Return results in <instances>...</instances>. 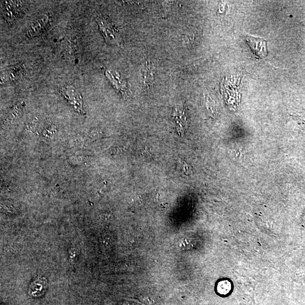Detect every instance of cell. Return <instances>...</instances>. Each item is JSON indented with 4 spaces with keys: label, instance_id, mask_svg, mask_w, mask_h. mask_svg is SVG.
<instances>
[{
    "label": "cell",
    "instance_id": "6da1fadb",
    "mask_svg": "<svg viewBox=\"0 0 305 305\" xmlns=\"http://www.w3.org/2000/svg\"><path fill=\"white\" fill-rule=\"evenodd\" d=\"M97 22L107 43L120 46L122 44L121 34L110 19L101 15L97 18Z\"/></svg>",
    "mask_w": 305,
    "mask_h": 305
},
{
    "label": "cell",
    "instance_id": "7a4b0ae2",
    "mask_svg": "<svg viewBox=\"0 0 305 305\" xmlns=\"http://www.w3.org/2000/svg\"><path fill=\"white\" fill-rule=\"evenodd\" d=\"M25 2L18 1H1L3 15L9 25H12L23 12Z\"/></svg>",
    "mask_w": 305,
    "mask_h": 305
},
{
    "label": "cell",
    "instance_id": "3957f363",
    "mask_svg": "<svg viewBox=\"0 0 305 305\" xmlns=\"http://www.w3.org/2000/svg\"><path fill=\"white\" fill-rule=\"evenodd\" d=\"M61 92L69 105L74 107L79 113L84 114L82 96L75 88L70 85H67L62 88Z\"/></svg>",
    "mask_w": 305,
    "mask_h": 305
},
{
    "label": "cell",
    "instance_id": "277c9868",
    "mask_svg": "<svg viewBox=\"0 0 305 305\" xmlns=\"http://www.w3.org/2000/svg\"><path fill=\"white\" fill-rule=\"evenodd\" d=\"M245 40L257 59H264L268 56L267 42L264 38L246 35Z\"/></svg>",
    "mask_w": 305,
    "mask_h": 305
},
{
    "label": "cell",
    "instance_id": "5b68a950",
    "mask_svg": "<svg viewBox=\"0 0 305 305\" xmlns=\"http://www.w3.org/2000/svg\"><path fill=\"white\" fill-rule=\"evenodd\" d=\"M52 22V16L51 15L46 14L42 15L31 24L28 31H27L26 36L31 38L37 35V34L43 32V30L47 28Z\"/></svg>",
    "mask_w": 305,
    "mask_h": 305
},
{
    "label": "cell",
    "instance_id": "8992f818",
    "mask_svg": "<svg viewBox=\"0 0 305 305\" xmlns=\"http://www.w3.org/2000/svg\"><path fill=\"white\" fill-rule=\"evenodd\" d=\"M25 106V103L23 102H19L15 105L6 115L3 124L9 126L16 122L19 118H21Z\"/></svg>",
    "mask_w": 305,
    "mask_h": 305
},
{
    "label": "cell",
    "instance_id": "52a82bcc",
    "mask_svg": "<svg viewBox=\"0 0 305 305\" xmlns=\"http://www.w3.org/2000/svg\"><path fill=\"white\" fill-rule=\"evenodd\" d=\"M106 76L110 81V82L117 90L121 92L123 95H127L126 84L124 80H122L120 74L117 72H112L109 70L106 71Z\"/></svg>",
    "mask_w": 305,
    "mask_h": 305
},
{
    "label": "cell",
    "instance_id": "ba28073f",
    "mask_svg": "<svg viewBox=\"0 0 305 305\" xmlns=\"http://www.w3.org/2000/svg\"><path fill=\"white\" fill-rule=\"evenodd\" d=\"M25 68L21 65L16 66L11 68L8 71L3 72L1 75V83L5 84L8 82H12L17 80L20 76L24 70Z\"/></svg>",
    "mask_w": 305,
    "mask_h": 305
},
{
    "label": "cell",
    "instance_id": "9c48e42d",
    "mask_svg": "<svg viewBox=\"0 0 305 305\" xmlns=\"http://www.w3.org/2000/svg\"><path fill=\"white\" fill-rule=\"evenodd\" d=\"M174 117L176 122V124L178 126L179 133H184L185 131L188 128L187 121L185 117V111L183 109H180V107H177L174 111Z\"/></svg>",
    "mask_w": 305,
    "mask_h": 305
},
{
    "label": "cell",
    "instance_id": "30bf717a",
    "mask_svg": "<svg viewBox=\"0 0 305 305\" xmlns=\"http://www.w3.org/2000/svg\"><path fill=\"white\" fill-rule=\"evenodd\" d=\"M57 131V127L56 125L49 123L46 125L42 130V136L46 140H52V138L55 136Z\"/></svg>",
    "mask_w": 305,
    "mask_h": 305
},
{
    "label": "cell",
    "instance_id": "8fae6325",
    "mask_svg": "<svg viewBox=\"0 0 305 305\" xmlns=\"http://www.w3.org/2000/svg\"><path fill=\"white\" fill-rule=\"evenodd\" d=\"M231 289V284L229 281H222L218 285L217 291L220 294L226 295L230 292Z\"/></svg>",
    "mask_w": 305,
    "mask_h": 305
},
{
    "label": "cell",
    "instance_id": "7c38bea8",
    "mask_svg": "<svg viewBox=\"0 0 305 305\" xmlns=\"http://www.w3.org/2000/svg\"><path fill=\"white\" fill-rule=\"evenodd\" d=\"M44 281L43 279H38L34 281L30 288V293H34V294H36L37 292L40 293L42 291V288L44 289Z\"/></svg>",
    "mask_w": 305,
    "mask_h": 305
},
{
    "label": "cell",
    "instance_id": "4fadbf2b",
    "mask_svg": "<svg viewBox=\"0 0 305 305\" xmlns=\"http://www.w3.org/2000/svg\"><path fill=\"white\" fill-rule=\"evenodd\" d=\"M177 166L181 171H182L185 175H191L192 174V168L185 162L182 160L179 159L177 160Z\"/></svg>",
    "mask_w": 305,
    "mask_h": 305
},
{
    "label": "cell",
    "instance_id": "5bb4252c",
    "mask_svg": "<svg viewBox=\"0 0 305 305\" xmlns=\"http://www.w3.org/2000/svg\"><path fill=\"white\" fill-rule=\"evenodd\" d=\"M40 119L38 116H34L33 118L27 123V129L30 131H34L37 128L38 124H39Z\"/></svg>",
    "mask_w": 305,
    "mask_h": 305
},
{
    "label": "cell",
    "instance_id": "9a60e30c",
    "mask_svg": "<svg viewBox=\"0 0 305 305\" xmlns=\"http://www.w3.org/2000/svg\"><path fill=\"white\" fill-rule=\"evenodd\" d=\"M102 136V131L98 129L92 130L90 131V134H89V137L92 139H97Z\"/></svg>",
    "mask_w": 305,
    "mask_h": 305
},
{
    "label": "cell",
    "instance_id": "2e32d148",
    "mask_svg": "<svg viewBox=\"0 0 305 305\" xmlns=\"http://www.w3.org/2000/svg\"><path fill=\"white\" fill-rule=\"evenodd\" d=\"M181 246L185 249H189L191 248L192 246V243L190 241H188L187 240H185L183 241V243H181Z\"/></svg>",
    "mask_w": 305,
    "mask_h": 305
}]
</instances>
